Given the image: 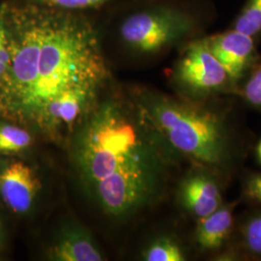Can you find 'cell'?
Returning <instances> with one entry per match:
<instances>
[{"label":"cell","mask_w":261,"mask_h":261,"mask_svg":"<svg viewBox=\"0 0 261 261\" xmlns=\"http://www.w3.org/2000/svg\"><path fill=\"white\" fill-rule=\"evenodd\" d=\"M147 261H183L185 254L179 245L168 238L159 239L151 244L143 253Z\"/></svg>","instance_id":"5bb4252c"},{"label":"cell","mask_w":261,"mask_h":261,"mask_svg":"<svg viewBox=\"0 0 261 261\" xmlns=\"http://www.w3.org/2000/svg\"><path fill=\"white\" fill-rule=\"evenodd\" d=\"M33 139L30 132L15 123H3L0 125V153H19L28 149Z\"/></svg>","instance_id":"7c38bea8"},{"label":"cell","mask_w":261,"mask_h":261,"mask_svg":"<svg viewBox=\"0 0 261 261\" xmlns=\"http://www.w3.org/2000/svg\"><path fill=\"white\" fill-rule=\"evenodd\" d=\"M216 18L210 0H154L123 19L122 42L142 56H156L204 36Z\"/></svg>","instance_id":"277c9868"},{"label":"cell","mask_w":261,"mask_h":261,"mask_svg":"<svg viewBox=\"0 0 261 261\" xmlns=\"http://www.w3.org/2000/svg\"><path fill=\"white\" fill-rule=\"evenodd\" d=\"M233 225V207L221 206L212 214L198 219L196 226L197 245L205 251L219 249L225 241Z\"/></svg>","instance_id":"30bf717a"},{"label":"cell","mask_w":261,"mask_h":261,"mask_svg":"<svg viewBox=\"0 0 261 261\" xmlns=\"http://www.w3.org/2000/svg\"><path fill=\"white\" fill-rule=\"evenodd\" d=\"M41 187L34 170L23 162H13L0 171V197L14 213L29 212Z\"/></svg>","instance_id":"52a82bcc"},{"label":"cell","mask_w":261,"mask_h":261,"mask_svg":"<svg viewBox=\"0 0 261 261\" xmlns=\"http://www.w3.org/2000/svg\"><path fill=\"white\" fill-rule=\"evenodd\" d=\"M245 195L252 201L261 203V175H253L247 181Z\"/></svg>","instance_id":"ac0fdd59"},{"label":"cell","mask_w":261,"mask_h":261,"mask_svg":"<svg viewBox=\"0 0 261 261\" xmlns=\"http://www.w3.org/2000/svg\"><path fill=\"white\" fill-rule=\"evenodd\" d=\"M238 91L252 107L261 109V56L238 85Z\"/></svg>","instance_id":"4fadbf2b"},{"label":"cell","mask_w":261,"mask_h":261,"mask_svg":"<svg viewBox=\"0 0 261 261\" xmlns=\"http://www.w3.org/2000/svg\"><path fill=\"white\" fill-rule=\"evenodd\" d=\"M72 140L79 180L106 214L128 218L161 195L168 145L139 105L134 109L116 101L97 103Z\"/></svg>","instance_id":"7a4b0ae2"},{"label":"cell","mask_w":261,"mask_h":261,"mask_svg":"<svg viewBox=\"0 0 261 261\" xmlns=\"http://www.w3.org/2000/svg\"><path fill=\"white\" fill-rule=\"evenodd\" d=\"M42 6L54 9L77 12L83 10L99 9L111 0H29Z\"/></svg>","instance_id":"9a60e30c"},{"label":"cell","mask_w":261,"mask_h":261,"mask_svg":"<svg viewBox=\"0 0 261 261\" xmlns=\"http://www.w3.org/2000/svg\"><path fill=\"white\" fill-rule=\"evenodd\" d=\"M206 46L223 66L236 89L259 58L257 40L240 31L228 28L224 32L204 35Z\"/></svg>","instance_id":"8992f818"},{"label":"cell","mask_w":261,"mask_h":261,"mask_svg":"<svg viewBox=\"0 0 261 261\" xmlns=\"http://www.w3.org/2000/svg\"><path fill=\"white\" fill-rule=\"evenodd\" d=\"M2 10L10 60L0 80V118L50 141L72 138L108 80L97 29L76 12L30 1Z\"/></svg>","instance_id":"6da1fadb"},{"label":"cell","mask_w":261,"mask_h":261,"mask_svg":"<svg viewBox=\"0 0 261 261\" xmlns=\"http://www.w3.org/2000/svg\"><path fill=\"white\" fill-rule=\"evenodd\" d=\"M143 3H146V2H151V1H154V0H142Z\"/></svg>","instance_id":"ffe728a7"},{"label":"cell","mask_w":261,"mask_h":261,"mask_svg":"<svg viewBox=\"0 0 261 261\" xmlns=\"http://www.w3.org/2000/svg\"><path fill=\"white\" fill-rule=\"evenodd\" d=\"M247 248L254 254L261 255V215L252 218L244 231Z\"/></svg>","instance_id":"2e32d148"},{"label":"cell","mask_w":261,"mask_h":261,"mask_svg":"<svg viewBox=\"0 0 261 261\" xmlns=\"http://www.w3.org/2000/svg\"><path fill=\"white\" fill-rule=\"evenodd\" d=\"M178 86L195 100L235 92L224 67L206 46L203 36L184 44L173 72Z\"/></svg>","instance_id":"5b68a950"},{"label":"cell","mask_w":261,"mask_h":261,"mask_svg":"<svg viewBox=\"0 0 261 261\" xmlns=\"http://www.w3.org/2000/svg\"><path fill=\"white\" fill-rule=\"evenodd\" d=\"M10 60L9 39L2 6L0 7V80L5 74Z\"/></svg>","instance_id":"e0dca14e"},{"label":"cell","mask_w":261,"mask_h":261,"mask_svg":"<svg viewBox=\"0 0 261 261\" xmlns=\"http://www.w3.org/2000/svg\"><path fill=\"white\" fill-rule=\"evenodd\" d=\"M48 257L56 261H102L103 255L93 238L83 228H66L48 250Z\"/></svg>","instance_id":"9c48e42d"},{"label":"cell","mask_w":261,"mask_h":261,"mask_svg":"<svg viewBox=\"0 0 261 261\" xmlns=\"http://www.w3.org/2000/svg\"><path fill=\"white\" fill-rule=\"evenodd\" d=\"M138 105L169 148L211 172L230 166L235 153L230 127L206 101L147 92Z\"/></svg>","instance_id":"3957f363"},{"label":"cell","mask_w":261,"mask_h":261,"mask_svg":"<svg viewBox=\"0 0 261 261\" xmlns=\"http://www.w3.org/2000/svg\"><path fill=\"white\" fill-rule=\"evenodd\" d=\"M181 199L187 210L197 219L212 214L222 206L220 187L211 171L203 169L184 180Z\"/></svg>","instance_id":"ba28073f"},{"label":"cell","mask_w":261,"mask_h":261,"mask_svg":"<svg viewBox=\"0 0 261 261\" xmlns=\"http://www.w3.org/2000/svg\"><path fill=\"white\" fill-rule=\"evenodd\" d=\"M229 28L259 41L261 39V0H246Z\"/></svg>","instance_id":"8fae6325"},{"label":"cell","mask_w":261,"mask_h":261,"mask_svg":"<svg viewBox=\"0 0 261 261\" xmlns=\"http://www.w3.org/2000/svg\"><path fill=\"white\" fill-rule=\"evenodd\" d=\"M257 156H258L259 162L261 163V140L259 144H258V146H257Z\"/></svg>","instance_id":"d6986e66"}]
</instances>
